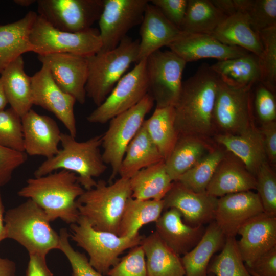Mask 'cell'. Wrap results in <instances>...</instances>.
Here are the masks:
<instances>
[{"instance_id":"obj_1","label":"cell","mask_w":276,"mask_h":276,"mask_svg":"<svg viewBox=\"0 0 276 276\" xmlns=\"http://www.w3.org/2000/svg\"><path fill=\"white\" fill-rule=\"evenodd\" d=\"M219 76L206 63L182 82L175 110V126L179 136L209 140L216 134L213 114Z\"/></svg>"},{"instance_id":"obj_2","label":"cell","mask_w":276,"mask_h":276,"mask_svg":"<svg viewBox=\"0 0 276 276\" xmlns=\"http://www.w3.org/2000/svg\"><path fill=\"white\" fill-rule=\"evenodd\" d=\"M84 191L75 173L60 170L28 179L17 194L35 202L44 211L50 222L60 218L71 224L76 223L80 217L76 201Z\"/></svg>"},{"instance_id":"obj_3","label":"cell","mask_w":276,"mask_h":276,"mask_svg":"<svg viewBox=\"0 0 276 276\" xmlns=\"http://www.w3.org/2000/svg\"><path fill=\"white\" fill-rule=\"evenodd\" d=\"M102 138V134L79 142L69 133H61L62 148L38 166L34 172V177L65 170L77 175L79 183L85 190L93 188L97 184L94 178L104 173L107 168L100 150Z\"/></svg>"},{"instance_id":"obj_4","label":"cell","mask_w":276,"mask_h":276,"mask_svg":"<svg viewBox=\"0 0 276 276\" xmlns=\"http://www.w3.org/2000/svg\"><path fill=\"white\" fill-rule=\"evenodd\" d=\"M44 211L28 199L4 215L7 238L15 240L30 254L43 256L58 249L59 234L51 227Z\"/></svg>"},{"instance_id":"obj_5","label":"cell","mask_w":276,"mask_h":276,"mask_svg":"<svg viewBox=\"0 0 276 276\" xmlns=\"http://www.w3.org/2000/svg\"><path fill=\"white\" fill-rule=\"evenodd\" d=\"M131 196L129 179L120 177L109 185L100 180L93 188L85 190L76 203L80 216L94 228L119 235L124 209Z\"/></svg>"},{"instance_id":"obj_6","label":"cell","mask_w":276,"mask_h":276,"mask_svg":"<svg viewBox=\"0 0 276 276\" xmlns=\"http://www.w3.org/2000/svg\"><path fill=\"white\" fill-rule=\"evenodd\" d=\"M140 40L126 36L113 49L87 57L86 96L99 106L107 97L130 65L137 62Z\"/></svg>"},{"instance_id":"obj_7","label":"cell","mask_w":276,"mask_h":276,"mask_svg":"<svg viewBox=\"0 0 276 276\" xmlns=\"http://www.w3.org/2000/svg\"><path fill=\"white\" fill-rule=\"evenodd\" d=\"M70 238L85 250L90 264L98 272L107 275L109 270L121 260L125 250L139 245L143 238L139 234L130 237L97 230L84 217L70 224Z\"/></svg>"},{"instance_id":"obj_8","label":"cell","mask_w":276,"mask_h":276,"mask_svg":"<svg viewBox=\"0 0 276 276\" xmlns=\"http://www.w3.org/2000/svg\"><path fill=\"white\" fill-rule=\"evenodd\" d=\"M30 40L33 52L38 55L68 53L85 57L102 49L99 31L95 28L80 32H69L54 28L39 15L32 26Z\"/></svg>"},{"instance_id":"obj_9","label":"cell","mask_w":276,"mask_h":276,"mask_svg":"<svg viewBox=\"0 0 276 276\" xmlns=\"http://www.w3.org/2000/svg\"><path fill=\"white\" fill-rule=\"evenodd\" d=\"M252 87L239 86L219 76L213 114L216 132L239 134L255 125Z\"/></svg>"},{"instance_id":"obj_10","label":"cell","mask_w":276,"mask_h":276,"mask_svg":"<svg viewBox=\"0 0 276 276\" xmlns=\"http://www.w3.org/2000/svg\"><path fill=\"white\" fill-rule=\"evenodd\" d=\"M154 103L153 98L148 93L135 106L109 121L107 130L102 134L101 146L103 161L111 168L110 182L118 174L127 147L142 127Z\"/></svg>"},{"instance_id":"obj_11","label":"cell","mask_w":276,"mask_h":276,"mask_svg":"<svg viewBox=\"0 0 276 276\" xmlns=\"http://www.w3.org/2000/svg\"><path fill=\"white\" fill-rule=\"evenodd\" d=\"M186 64L171 50H158L146 58L149 93L156 102V107L175 105L181 89Z\"/></svg>"},{"instance_id":"obj_12","label":"cell","mask_w":276,"mask_h":276,"mask_svg":"<svg viewBox=\"0 0 276 276\" xmlns=\"http://www.w3.org/2000/svg\"><path fill=\"white\" fill-rule=\"evenodd\" d=\"M146 58L118 82L105 100L87 116L90 123L104 124L132 108L149 93Z\"/></svg>"},{"instance_id":"obj_13","label":"cell","mask_w":276,"mask_h":276,"mask_svg":"<svg viewBox=\"0 0 276 276\" xmlns=\"http://www.w3.org/2000/svg\"><path fill=\"white\" fill-rule=\"evenodd\" d=\"M38 15L54 28L69 32L87 30L98 21L104 0H38Z\"/></svg>"},{"instance_id":"obj_14","label":"cell","mask_w":276,"mask_h":276,"mask_svg":"<svg viewBox=\"0 0 276 276\" xmlns=\"http://www.w3.org/2000/svg\"><path fill=\"white\" fill-rule=\"evenodd\" d=\"M148 0H104L98 20L102 47L100 51L117 47L127 32L141 25Z\"/></svg>"},{"instance_id":"obj_15","label":"cell","mask_w":276,"mask_h":276,"mask_svg":"<svg viewBox=\"0 0 276 276\" xmlns=\"http://www.w3.org/2000/svg\"><path fill=\"white\" fill-rule=\"evenodd\" d=\"M33 105L53 113L76 138L77 127L74 107L76 99L63 91L56 83L49 68H41L31 77Z\"/></svg>"},{"instance_id":"obj_16","label":"cell","mask_w":276,"mask_h":276,"mask_svg":"<svg viewBox=\"0 0 276 276\" xmlns=\"http://www.w3.org/2000/svg\"><path fill=\"white\" fill-rule=\"evenodd\" d=\"M42 64L49 70L54 80L65 93L83 104L88 74L87 57L68 53L38 55Z\"/></svg>"},{"instance_id":"obj_17","label":"cell","mask_w":276,"mask_h":276,"mask_svg":"<svg viewBox=\"0 0 276 276\" xmlns=\"http://www.w3.org/2000/svg\"><path fill=\"white\" fill-rule=\"evenodd\" d=\"M163 200L164 210L177 209L184 222L191 226H202L214 220L218 198L206 192H194L176 181Z\"/></svg>"},{"instance_id":"obj_18","label":"cell","mask_w":276,"mask_h":276,"mask_svg":"<svg viewBox=\"0 0 276 276\" xmlns=\"http://www.w3.org/2000/svg\"><path fill=\"white\" fill-rule=\"evenodd\" d=\"M264 212L257 193L247 191L218 198L214 221L226 238L235 237L240 227Z\"/></svg>"},{"instance_id":"obj_19","label":"cell","mask_w":276,"mask_h":276,"mask_svg":"<svg viewBox=\"0 0 276 276\" xmlns=\"http://www.w3.org/2000/svg\"><path fill=\"white\" fill-rule=\"evenodd\" d=\"M237 241L245 266L249 267L262 254L276 246V216L263 212L247 221L239 229Z\"/></svg>"},{"instance_id":"obj_20","label":"cell","mask_w":276,"mask_h":276,"mask_svg":"<svg viewBox=\"0 0 276 276\" xmlns=\"http://www.w3.org/2000/svg\"><path fill=\"white\" fill-rule=\"evenodd\" d=\"M25 152L47 159L56 155L61 132L55 121L31 109L21 117Z\"/></svg>"},{"instance_id":"obj_21","label":"cell","mask_w":276,"mask_h":276,"mask_svg":"<svg viewBox=\"0 0 276 276\" xmlns=\"http://www.w3.org/2000/svg\"><path fill=\"white\" fill-rule=\"evenodd\" d=\"M167 47L187 63L204 58L225 60L250 53L241 48L223 44L211 35L202 33H185Z\"/></svg>"},{"instance_id":"obj_22","label":"cell","mask_w":276,"mask_h":276,"mask_svg":"<svg viewBox=\"0 0 276 276\" xmlns=\"http://www.w3.org/2000/svg\"><path fill=\"white\" fill-rule=\"evenodd\" d=\"M184 33L170 22L156 7L149 3L140 26L137 62L162 47L168 46Z\"/></svg>"},{"instance_id":"obj_23","label":"cell","mask_w":276,"mask_h":276,"mask_svg":"<svg viewBox=\"0 0 276 276\" xmlns=\"http://www.w3.org/2000/svg\"><path fill=\"white\" fill-rule=\"evenodd\" d=\"M156 231L163 241L180 256L191 250L199 241L205 228L185 223L180 212L171 208L162 214L155 222Z\"/></svg>"},{"instance_id":"obj_24","label":"cell","mask_w":276,"mask_h":276,"mask_svg":"<svg viewBox=\"0 0 276 276\" xmlns=\"http://www.w3.org/2000/svg\"><path fill=\"white\" fill-rule=\"evenodd\" d=\"M254 189L256 190L255 176L239 158L226 153L208 186L206 192L219 198Z\"/></svg>"},{"instance_id":"obj_25","label":"cell","mask_w":276,"mask_h":276,"mask_svg":"<svg viewBox=\"0 0 276 276\" xmlns=\"http://www.w3.org/2000/svg\"><path fill=\"white\" fill-rule=\"evenodd\" d=\"M214 137L255 176L260 166L267 161L262 134L255 125L239 134L217 133Z\"/></svg>"},{"instance_id":"obj_26","label":"cell","mask_w":276,"mask_h":276,"mask_svg":"<svg viewBox=\"0 0 276 276\" xmlns=\"http://www.w3.org/2000/svg\"><path fill=\"white\" fill-rule=\"evenodd\" d=\"M37 15L30 11L17 21L0 25V75L23 54L34 51L30 35Z\"/></svg>"},{"instance_id":"obj_27","label":"cell","mask_w":276,"mask_h":276,"mask_svg":"<svg viewBox=\"0 0 276 276\" xmlns=\"http://www.w3.org/2000/svg\"><path fill=\"white\" fill-rule=\"evenodd\" d=\"M223 44L241 48L260 57L263 47L246 14L237 12L227 16L210 34Z\"/></svg>"},{"instance_id":"obj_28","label":"cell","mask_w":276,"mask_h":276,"mask_svg":"<svg viewBox=\"0 0 276 276\" xmlns=\"http://www.w3.org/2000/svg\"><path fill=\"white\" fill-rule=\"evenodd\" d=\"M145 255L148 276H185L181 258L152 232L140 244Z\"/></svg>"},{"instance_id":"obj_29","label":"cell","mask_w":276,"mask_h":276,"mask_svg":"<svg viewBox=\"0 0 276 276\" xmlns=\"http://www.w3.org/2000/svg\"><path fill=\"white\" fill-rule=\"evenodd\" d=\"M0 80L8 103L21 118L33 106L31 77L25 73L22 56L5 68Z\"/></svg>"},{"instance_id":"obj_30","label":"cell","mask_w":276,"mask_h":276,"mask_svg":"<svg viewBox=\"0 0 276 276\" xmlns=\"http://www.w3.org/2000/svg\"><path fill=\"white\" fill-rule=\"evenodd\" d=\"M214 148L208 140L193 136H179L165 160L166 171L172 180L177 181Z\"/></svg>"},{"instance_id":"obj_31","label":"cell","mask_w":276,"mask_h":276,"mask_svg":"<svg viewBox=\"0 0 276 276\" xmlns=\"http://www.w3.org/2000/svg\"><path fill=\"white\" fill-rule=\"evenodd\" d=\"M225 240L215 222H210L197 244L181 258L185 276H207L213 255L222 248Z\"/></svg>"},{"instance_id":"obj_32","label":"cell","mask_w":276,"mask_h":276,"mask_svg":"<svg viewBox=\"0 0 276 276\" xmlns=\"http://www.w3.org/2000/svg\"><path fill=\"white\" fill-rule=\"evenodd\" d=\"M163 160V157L143 123L127 147L118 174L121 178L130 179L142 169Z\"/></svg>"},{"instance_id":"obj_33","label":"cell","mask_w":276,"mask_h":276,"mask_svg":"<svg viewBox=\"0 0 276 276\" xmlns=\"http://www.w3.org/2000/svg\"><path fill=\"white\" fill-rule=\"evenodd\" d=\"M173 182L163 160L142 169L129 179L131 197L139 200H163Z\"/></svg>"},{"instance_id":"obj_34","label":"cell","mask_w":276,"mask_h":276,"mask_svg":"<svg viewBox=\"0 0 276 276\" xmlns=\"http://www.w3.org/2000/svg\"><path fill=\"white\" fill-rule=\"evenodd\" d=\"M164 210L163 200H139L130 197L121 220L119 236L131 237L139 234L144 225L155 223Z\"/></svg>"},{"instance_id":"obj_35","label":"cell","mask_w":276,"mask_h":276,"mask_svg":"<svg viewBox=\"0 0 276 276\" xmlns=\"http://www.w3.org/2000/svg\"><path fill=\"white\" fill-rule=\"evenodd\" d=\"M143 124L150 137L165 160L178 138L175 126L174 106L156 107L151 117Z\"/></svg>"},{"instance_id":"obj_36","label":"cell","mask_w":276,"mask_h":276,"mask_svg":"<svg viewBox=\"0 0 276 276\" xmlns=\"http://www.w3.org/2000/svg\"><path fill=\"white\" fill-rule=\"evenodd\" d=\"M211 67L221 78L239 86L252 87L260 82L259 57L251 53L218 61Z\"/></svg>"},{"instance_id":"obj_37","label":"cell","mask_w":276,"mask_h":276,"mask_svg":"<svg viewBox=\"0 0 276 276\" xmlns=\"http://www.w3.org/2000/svg\"><path fill=\"white\" fill-rule=\"evenodd\" d=\"M227 17L211 0H188L180 30L186 33L211 34Z\"/></svg>"},{"instance_id":"obj_38","label":"cell","mask_w":276,"mask_h":276,"mask_svg":"<svg viewBox=\"0 0 276 276\" xmlns=\"http://www.w3.org/2000/svg\"><path fill=\"white\" fill-rule=\"evenodd\" d=\"M221 148L214 147L177 179L195 192H204L220 162L225 155Z\"/></svg>"},{"instance_id":"obj_39","label":"cell","mask_w":276,"mask_h":276,"mask_svg":"<svg viewBox=\"0 0 276 276\" xmlns=\"http://www.w3.org/2000/svg\"><path fill=\"white\" fill-rule=\"evenodd\" d=\"M221 252L208 268L215 276H252L239 253L235 237L226 238Z\"/></svg>"},{"instance_id":"obj_40","label":"cell","mask_w":276,"mask_h":276,"mask_svg":"<svg viewBox=\"0 0 276 276\" xmlns=\"http://www.w3.org/2000/svg\"><path fill=\"white\" fill-rule=\"evenodd\" d=\"M237 12L246 14L254 31L276 27V0H234Z\"/></svg>"},{"instance_id":"obj_41","label":"cell","mask_w":276,"mask_h":276,"mask_svg":"<svg viewBox=\"0 0 276 276\" xmlns=\"http://www.w3.org/2000/svg\"><path fill=\"white\" fill-rule=\"evenodd\" d=\"M263 50L260 57L261 82L274 93L276 90V27L259 33Z\"/></svg>"},{"instance_id":"obj_42","label":"cell","mask_w":276,"mask_h":276,"mask_svg":"<svg viewBox=\"0 0 276 276\" xmlns=\"http://www.w3.org/2000/svg\"><path fill=\"white\" fill-rule=\"evenodd\" d=\"M0 146L25 152L21 118L11 107L0 110Z\"/></svg>"},{"instance_id":"obj_43","label":"cell","mask_w":276,"mask_h":276,"mask_svg":"<svg viewBox=\"0 0 276 276\" xmlns=\"http://www.w3.org/2000/svg\"><path fill=\"white\" fill-rule=\"evenodd\" d=\"M255 177L256 190L264 212L276 216V175L267 161L260 166Z\"/></svg>"},{"instance_id":"obj_44","label":"cell","mask_w":276,"mask_h":276,"mask_svg":"<svg viewBox=\"0 0 276 276\" xmlns=\"http://www.w3.org/2000/svg\"><path fill=\"white\" fill-rule=\"evenodd\" d=\"M59 236L58 249L68 260L72 268V276H105L93 268L85 255L73 248L69 240L70 233L66 228H61Z\"/></svg>"},{"instance_id":"obj_45","label":"cell","mask_w":276,"mask_h":276,"mask_svg":"<svg viewBox=\"0 0 276 276\" xmlns=\"http://www.w3.org/2000/svg\"><path fill=\"white\" fill-rule=\"evenodd\" d=\"M251 93L252 110L261 124L275 121V93L260 82L252 87Z\"/></svg>"},{"instance_id":"obj_46","label":"cell","mask_w":276,"mask_h":276,"mask_svg":"<svg viewBox=\"0 0 276 276\" xmlns=\"http://www.w3.org/2000/svg\"><path fill=\"white\" fill-rule=\"evenodd\" d=\"M108 276H148L144 251L141 245L131 248L130 251L113 267Z\"/></svg>"},{"instance_id":"obj_47","label":"cell","mask_w":276,"mask_h":276,"mask_svg":"<svg viewBox=\"0 0 276 276\" xmlns=\"http://www.w3.org/2000/svg\"><path fill=\"white\" fill-rule=\"evenodd\" d=\"M27 159L25 152L0 146V187L10 181L14 171L24 164Z\"/></svg>"},{"instance_id":"obj_48","label":"cell","mask_w":276,"mask_h":276,"mask_svg":"<svg viewBox=\"0 0 276 276\" xmlns=\"http://www.w3.org/2000/svg\"><path fill=\"white\" fill-rule=\"evenodd\" d=\"M163 15L180 29L186 11L188 0H151Z\"/></svg>"},{"instance_id":"obj_49","label":"cell","mask_w":276,"mask_h":276,"mask_svg":"<svg viewBox=\"0 0 276 276\" xmlns=\"http://www.w3.org/2000/svg\"><path fill=\"white\" fill-rule=\"evenodd\" d=\"M261 276H276V246L258 258L249 267Z\"/></svg>"},{"instance_id":"obj_50","label":"cell","mask_w":276,"mask_h":276,"mask_svg":"<svg viewBox=\"0 0 276 276\" xmlns=\"http://www.w3.org/2000/svg\"><path fill=\"white\" fill-rule=\"evenodd\" d=\"M260 130L268 163L276 164V121L261 124Z\"/></svg>"},{"instance_id":"obj_51","label":"cell","mask_w":276,"mask_h":276,"mask_svg":"<svg viewBox=\"0 0 276 276\" xmlns=\"http://www.w3.org/2000/svg\"><path fill=\"white\" fill-rule=\"evenodd\" d=\"M29 255L26 276H54L48 267L45 256L38 254Z\"/></svg>"},{"instance_id":"obj_52","label":"cell","mask_w":276,"mask_h":276,"mask_svg":"<svg viewBox=\"0 0 276 276\" xmlns=\"http://www.w3.org/2000/svg\"><path fill=\"white\" fill-rule=\"evenodd\" d=\"M16 264L8 258L0 257V276H15Z\"/></svg>"},{"instance_id":"obj_53","label":"cell","mask_w":276,"mask_h":276,"mask_svg":"<svg viewBox=\"0 0 276 276\" xmlns=\"http://www.w3.org/2000/svg\"><path fill=\"white\" fill-rule=\"evenodd\" d=\"M4 213L5 209L0 190V242L7 238L6 231L4 223Z\"/></svg>"},{"instance_id":"obj_54","label":"cell","mask_w":276,"mask_h":276,"mask_svg":"<svg viewBox=\"0 0 276 276\" xmlns=\"http://www.w3.org/2000/svg\"><path fill=\"white\" fill-rule=\"evenodd\" d=\"M8 103L3 86L1 80H0V110L5 109V108Z\"/></svg>"},{"instance_id":"obj_55","label":"cell","mask_w":276,"mask_h":276,"mask_svg":"<svg viewBox=\"0 0 276 276\" xmlns=\"http://www.w3.org/2000/svg\"><path fill=\"white\" fill-rule=\"evenodd\" d=\"M36 1L35 0H14V2L22 7H28Z\"/></svg>"},{"instance_id":"obj_56","label":"cell","mask_w":276,"mask_h":276,"mask_svg":"<svg viewBox=\"0 0 276 276\" xmlns=\"http://www.w3.org/2000/svg\"><path fill=\"white\" fill-rule=\"evenodd\" d=\"M248 271H249V272L250 273V274L252 275V276H261L258 274H257V273H256L255 272L253 271L252 270H250V269L247 268Z\"/></svg>"},{"instance_id":"obj_57","label":"cell","mask_w":276,"mask_h":276,"mask_svg":"<svg viewBox=\"0 0 276 276\" xmlns=\"http://www.w3.org/2000/svg\"><path fill=\"white\" fill-rule=\"evenodd\" d=\"M208 276V275H207ZM209 276H212V275H210Z\"/></svg>"}]
</instances>
